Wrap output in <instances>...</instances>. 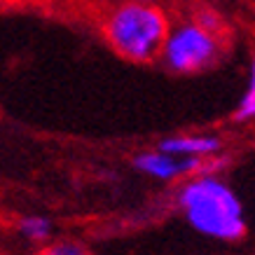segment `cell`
<instances>
[{
  "mask_svg": "<svg viewBox=\"0 0 255 255\" xmlns=\"http://www.w3.org/2000/svg\"><path fill=\"white\" fill-rule=\"evenodd\" d=\"M40 255H89V251H87L80 241L63 239V241H52V244H47Z\"/></svg>",
  "mask_w": 255,
  "mask_h": 255,
  "instance_id": "obj_8",
  "label": "cell"
},
{
  "mask_svg": "<svg viewBox=\"0 0 255 255\" xmlns=\"http://www.w3.org/2000/svg\"><path fill=\"white\" fill-rule=\"evenodd\" d=\"M129 2H150V5H157V0H129Z\"/></svg>",
  "mask_w": 255,
  "mask_h": 255,
  "instance_id": "obj_9",
  "label": "cell"
},
{
  "mask_svg": "<svg viewBox=\"0 0 255 255\" xmlns=\"http://www.w3.org/2000/svg\"><path fill=\"white\" fill-rule=\"evenodd\" d=\"M220 38L199 21H183L176 28H169V35L162 45L164 66L180 75H192L211 68L220 59Z\"/></svg>",
  "mask_w": 255,
  "mask_h": 255,
  "instance_id": "obj_3",
  "label": "cell"
},
{
  "mask_svg": "<svg viewBox=\"0 0 255 255\" xmlns=\"http://www.w3.org/2000/svg\"><path fill=\"white\" fill-rule=\"evenodd\" d=\"M169 28V19L157 5L129 0L110 9L103 23L108 45L131 63L155 61L162 52Z\"/></svg>",
  "mask_w": 255,
  "mask_h": 255,
  "instance_id": "obj_2",
  "label": "cell"
},
{
  "mask_svg": "<svg viewBox=\"0 0 255 255\" xmlns=\"http://www.w3.org/2000/svg\"><path fill=\"white\" fill-rule=\"evenodd\" d=\"M234 120L237 122H251V120H255V59L251 63V73H248L246 94L241 96L239 106L234 110Z\"/></svg>",
  "mask_w": 255,
  "mask_h": 255,
  "instance_id": "obj_7",
  "label": "cell"
},
{
  "mask_svg": "<svg viewBox=\"0 0 255 255\" xmlns=\"http://www.w3.org/2000/svg\"><path fill=\"white\" fill-rule=\"evenodd\" d=\"M206 166V159H192V157H176L162 150H145L133 157V169L143 176L171 183L178 178H190L194 173H201Z\"/></svg>",
  "mask_w": 255,
  "mask_h": 255,
  "instance_id": "obj_4",
  "label": "cell"
},
{
  "mask_svg": "<svg viewBox=\"0 0 255 255\" xmlns=\"http://www.w3.org/2000/svg\"><path fill=\"white\" fill-rule=\"evenodd\" d=\"M176 206L197 234L220 244H237L248 234L246 204L223 173L201 171L178 187Z\"/></svg>",
  "mask_w": 255,
  "mask_h": 255,
  "instance_id": "obj_1",
  "label": "cell"
},
{
  "mask_svg": "<svg viewBox=\"0 0 255 255\" xmlns=\"http://www.w3.org/2000/svg\"><path fill=\"white\" fill-rule=\"evenodd\" d=\"M16 230L26 241L31 244H45V241L52 239V232H54V225L52 220L45 216H23L16 225Z\"/></svg>",
  "mask_w": 255,
  "mask_h": 255,
  "instance_id": "obj_6",
  "label": "cell"
},
{
  "mask_svg": "<svg viewBox=\"0 0 255 255\" xmlns=\"http://www.w3.org/2000/svg\"><path fill=\"white\" fill-rule=\"evenodd\" d=\"M157 150L176 157H192V159H211L223 152V140L213 133H178L159 140Z\"/></svg>",
  "mask_w": 255,
  "mask_h": 255,
  "instance_id": "obj_5",
  "label": "cell"
}]
</instances>
